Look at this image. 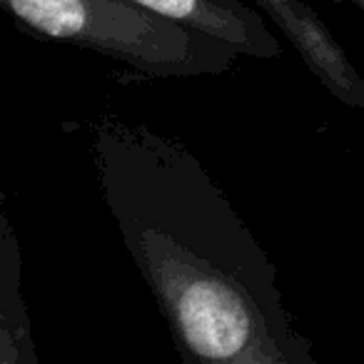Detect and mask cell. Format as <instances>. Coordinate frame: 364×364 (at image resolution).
<instances>
[{"label": "cell", "mask_w": 364, "mask_h": 364, "mask_svg": "<svg viewBox=\"0 0 364 364\" xmlns=\"http://www.w3.org/2000/svg\"><path fill=\"white\" fill-rule=\"evenodd\" d=\"M142 277L188 359L218 364H314L309 344L289 324L282 304L182 247L145 220L115 215Z\"/></svg>", "instance_id": "obj_1"}, {"label": "cell", "mask_w": 364, "mask_h": 364, "mask_svg": "<svg viewBox=\"0 0 364 364\" xmlns=\"http://www.w3.org/2000/svg\"><path fill=\"white\" fill-rule=\"evenodd\" d=\"M3 8L41 36L102 53L145 75H218L245 58L135 0H3Z\"/></svg>", "instance_id": "obj_2"}, {"label": "cell", "mask_w": 364, "mask_h": 364, "mask_svg": "<svg viewBox=\"0 0 364 364\" xmlns=\"http://www.w3.org/2000/svg\"><path fill=\"white\" fill-rule=\"evenodd\" d=\"M252 6L272 18L319 85L344 105L364 107V77L312 8L302 0H252Z\"/></svg>", "instance_id": "obj_3"}, {"label": "cell", "mask_w": 364, "mask_h": 364, "mask_svg": "<svg viewBox=\"0 0 364 364\" xmlns=\"http://www.w3.org/2000/svg\"><path fill=\"white\" fill-rule=\"evenodd\" d=\"M135 3L182 26L198 28L247 58L272 60L282 53L279 41L264 26L259 8L242 6L240 0H135Z\"/></svg>", "instance_id": "obj_4"}]
</instances>
